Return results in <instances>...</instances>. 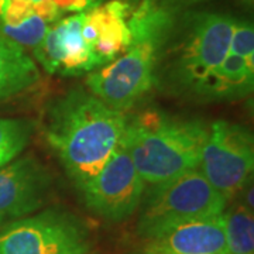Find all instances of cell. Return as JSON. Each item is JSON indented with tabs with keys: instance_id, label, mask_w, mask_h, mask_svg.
<instances>
[{
	"instance_id": "obj_11",
	"label": "cell",
	"mask_w": 254,
	"mask_h": 254,
	"mask_svg": "<svg viewBox=\"0 0 254 254\" xmlns=\"http://www.w3.org/2000/svg\"><path fill=\"white\" fill-rule=\"evenodd\" d=\"M154 254H229L223 213L177 223L145 240Z\"/></svg>"
},
{
	"instance_id": "obj_14",
	"label": "cell",
	"mask_w": 254,
	"mask_h": 254,
	"mask_svg": "<svg viewBox=\"0 0 254 254\" xmlns=\"http://www.w3.org/2000/svg\"><path fill=\"white\" fill-rule=\"evenodd\" d=\"M253 85L254 64L227 54L225 61L202 88L199 96L212 100L239 99L253 91Z\"/></svg>"
},
{
	"instance_id": "obj_4",
	"label": "cell",
	"mask_w": 254,
	"mask_h": 254,
	"mask_svg": "<svg viewBox=\"0 0 254 254\" xmlns=\"http://www.w3.org/2000/svg\"><path fill=\"white\" fill-rule=\"evenodd\" d=\"M227 202L229 199L209 184L199 168L192 170L154 185L144 193L137 233L147 240L177 223L220 215L226 210Z\"/></svg>"
},
{
	"instance_id": "obj_19",
	"label": "cell",
	"mask_w": 254,
	"mask_h": 254,
	"mask_svg": "<svg viewBox=\"0 0 254 254\" xmlns=\"http://www.w3.org/2000/svg\"><path fill=\"white\" fill-rule=\"evenodd\" d=\"M229 54L243 58L247 63L254 64V28L250 21L235 20L233 33L230 38Z\"/></svg>"
},
{
	"instance_id": "obj_8",
	"label": "cell",
	"mask_w": 254,
	"mask_h": 254,
	"mask_svg": "<svg viewBox=\"0 0 254 254\" xmlns=\"http://www.w3.org/2000/svg\"><path fill=\"white\" fill-rule=\"evenodd\" d=\"M81 192L88 209L99 218L122 222L133 216L144 198L145 182L131 161L123 137Z\"/></svg>"
},
{
	"instance_id": "obj_17",
	"label": "cell",
	"mask_w": 254,
	"mask_h": 254,
	"mask_svg": "<svg viewBox=\"0 0 254 254\" xmlns=\"http://www.w3.org/2000/svg\"><path fill=\"white\" fill-rule=\"evenodd\" d=\"M33 125L23 119H0V168L14 161L30 143Z\"/></svg>"
},
{
	"instance_id": "obj_3",
	"label": "cell",
	"mask_w": 254,
	"mask_h": 254,
	"mask_svg": "<svg viewBox=\"0 0 254 254\" xmlns=\"http://www.w3.org/2000/svg\"><path fill=\"white\" fill-rule=\"evenodd\" d=\"M208 130L199 119L147 112L127 120L123 141L143 181L154 187L199 168Z\"/></svg>"
},
{
	"instance_id": "obj_12",
	"label": "cell",
	"mask_w": 254,
	"mask_h": 254,
	"mask_svg": "<svg viewBox=\"0 0 254 254\" xmlns=\"http://www.w3.org/2000/svg\"><path fill=\"white\" fill-rule=\"evenodd\" d=\"M128 10L130 6L125 0H110L83 11L82 36L100 68L123 54L131 41Z\"/></svg>"
},
{
	"instance_id": "obj_5",
	"label": "cell",
	"mask_w": 254,
	"mask_h": 254,
	"mask_svg": "<svg viewBox=\"0 0 254 254\" xmlns=\"http://www.w3.org/2000/svg\"><path fill=\"white\" fill-rule=\"evenodd\" d=\"M233 26L235 18L222 13H196L188 17L168 68V79L177 89L199 96L229 54Z\"/></svg>"
},
{
	"instance_id": "obj_10",
	"label": "cell",
	"mask_w": 254,
	"mask_h": 254,
	"mask_svg": "<svg viewBox=\"0 0 254 254\" xmlns=\"http://www.w3.org/2000/svg\"><path fill=\"white\" fill-rule=\"evenodd\" d=\"M51 175L36 157L16 158L0 168V227L33 215L51 190Z\"/></svg>"
},
{
	"instance_id": "obj_16",
	"label": "cell",
	"mask_w": 254,
	"mask_h": 254,
	"mask_svg": "<svg viewBox=\"0 0 254 254\" xmlns=\"http://www.w3.org/2000/svg\"><path fill=\"white\" fill-rule=\"evenodd\" d=\"M63 11L53 0H0V23L16 26L31 16H38L54 24L63 18Z\"/></svg>"
},
{
	"instance_id": "obj_21",
	"label": "cell",
	"mask_w": 254,
	"mask_h": 254,
	"mask_svg": "<svg viewBox=\"0 0 254 254\" xmlns=\"http://www.w3.org/2000/svg\"><path fill=\"white\" fill-rule=\"evenodd\" d=\"M177 3H182V4H193V3H199L203 0H175Z\"/></svg>"
},
{
	"instance_id": "obj_9",
	"label": "cell",
	"mask_w": 254,
	"mask_h": 254,
	"mask_svg": "<svg viewBox=\"0 0 254 254\" xmlns=\"http://www.w3.org/2000/svg\"><path fill=\"white\" fill-rule=\"evenodd\" d=\"M83 11L51 24L41 43L33 50L36 61L48 73L79 76L99 69L91 47L82 36Z\"/></svg>"
},
{
	"instance_id": "obj_15",
	"label": "cell",
	"mask_w": 254,
	"mask_h": 254,
	"mask_svg": "<svg viewBox=\"0 0 254 254\" xmlns=\"http://www.w3.org/2000/svg\"><path fill=\"white\" fill-rule=\"evenodd\" d=\"M223 222L229 254H254L253 210L236 205L223 212Z\"/></svg>"
},
{
	"instance_id": "obj_7",
	"label": "cell",
	"mask_w": 254,
	"mask_h": 254,
	"mask_svg": "<svg viewBox=\"0 0 254 254\" xmlns=\"http://www.w3.org/2000/svg\"><path fill=\"white\" fill-rule=\"evenodd\" d=\"M254 167V140L240 123L215 120L209 125L199 170L227 199L246 187Z\"/></svg>"
},
{
	"instance_id": "obj_24",
	"label": "cell",
	"mask_w": 254,
	"mask_h": 254,
	"mask_svg": "<svg viewBox=\"0 0 254 254\" xmlns=\"http://www.w3.org/2000/svg\"><path fill=\"white\" fill-rule=\"evenodd\" d=\"M34 1H41V0H34Z\"/></svg>"
},
{
	"instance_id": "obj_6",
	"label": "cell",
	"mask_w": 254,
	"mask_h": 254,
	"mask_svg": "<svg viewBox=\"0 0 254 254\" xmlns=\"http://www.w3.org/2000/svg\"><path fill=\"white\" fill-rule=\"evenodd\" d=\"M91 233L72 213L47 209L0 227V254H89Z\"/></svg>"
},
{
	"instance_id": "obj_20",
	"label": "cell",
	"mask_w": 254,
	"mask_h": 254,
	"mask_svg": "<svg viewBox=\"0 0 254 254\" xmlns=\"http://www.w3.org/2000/svg\"><path fill=\"white\" fill-rule=\"evenodd\" d=\"M55 4L60 7V10L65 13H82L86 10L92 9L91 4L88 3V0H53Z\"/></svg>"
},
{
	"instance_id": "obj_18",
	"label": "cell",
	"mask_w": 254,
	"mask_h": 254,
	"mask_svg": "<svg viewBox=\"0 0 254 254\" xmlns=\"http://www.w3.org/2000/svg\"><path fill=\"white\" fill-rule=\"evenodd\" d=\"M50 27L51 24L47 23L46 20L38 16H31L16 26L0 23V34H3L6 38H9L23 48L34 50L41 43Z\"/></svg>"
},
{
	"instance_id": "obj_23",
	"label": "cell",
	"mask_w": 254,
	"mask_h": 254,
	"mask_svg": "<svg viewBox=\"0 0 254 254\" xmlns=\"http://www.w3.org/2000/svg\"><path fill=\"white\" fill-rule=\"evenodd\" d=\"M136 254H154V253H148V252H144V250H141V252H138Z\"/></svg>"
},
{
	"instance_id": "obj_2",
	"label": "cell",
	"mask_w": 254,
	"mask_h": 254,
	"mask_svg": "<svg viewBox=\"0 0 254 254\" xmlns=\"http://www.w3.org/2000/svg\"><path fill=\"white\" fill-rule=\"evenodd\" d=\"M127 23L131 41L126 51L86 78L88 91L120 112L133 108L154 88L175 30V14L164 0H141Z\"/></svg>"
},
{
	"instance_id": "obj_13",
	"label": "cell",
	"mask_w": 254,
	"mask_h": 254,
	"mask_svg": "<svg viewBox=\"0 0 254 254\" xmlns=\"http://www.w3.org/2000/svg\"><path fill=\"white\" fill-rule=\"evenodd\" d=\"M38 81L36 61L23 47L0 34V100L23 93Z\"/></svg>"
},
{
	"instance_id": "obj_1",
	"label": "cell",
	"mask_w": 254,
	"mask_h": 254,
	"mask_svg": "<svg viewBox=\"0 0 254 254\" xmlns=\"http://www.w3.org/2000/svg\"><path fill=\"white\" fill-rule=\"evenodd\" d=\"M125 112L106 105L85 89L54 100L44 136L79 190L99 173L126 130Z\"/></svg>"
},
{
	"instance_id": "obj_22",
	"label": "cell",
	"mask_w": 254,
	"mask_h": 254,
	"mask_svg": "<svg viewBox=\"0 0 254 254\" xmlns=\"http://www.w3.org/2000/svg\"><path fill=\"white\" fill-rule=\"evenodd\" d=\"M88 3L91 4V7H96V6H99L100 3H102V0H88Z\"/></svg>"
}]
</instances>
